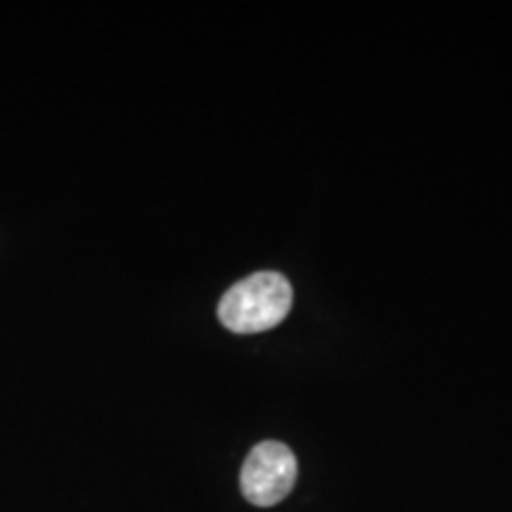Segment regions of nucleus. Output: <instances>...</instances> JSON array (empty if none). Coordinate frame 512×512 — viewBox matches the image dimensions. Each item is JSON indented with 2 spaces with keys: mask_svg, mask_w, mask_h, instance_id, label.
<instances>
[{
  "mask_svg": "<svg viewBox=\"0 0 512 512\" xmlns=\"http://www.w3.org/2000/svg\"><path fill=\"white\" fill-rule=\"evenodd\" d=\"M292 285L285 275L261 271L233 285L219 302V320L230 332L256 335L280 325L292 309Z\"/></svg>",
  "mask_w": 512,
  "mask_h": 512,
  "instance_id": "1",
  "label": "nucleus"
},
{
  "mask_svg": "<svg viewBox=\"0 0 512 512\" xmlns=\"http://www.w3.org/2000/svg\"><path fill=\"white\" fill-rule=\"evenodd\" d=\"M297 482V458L280 441H261L247 453L240 472L242 494L252 505L271 508L290 496Z\"/></svg>",
  "mask_w": 512,
  "mask_h": 512,
  "instance_id": "2",
  "label": "nucleus"
}]
</instances>
